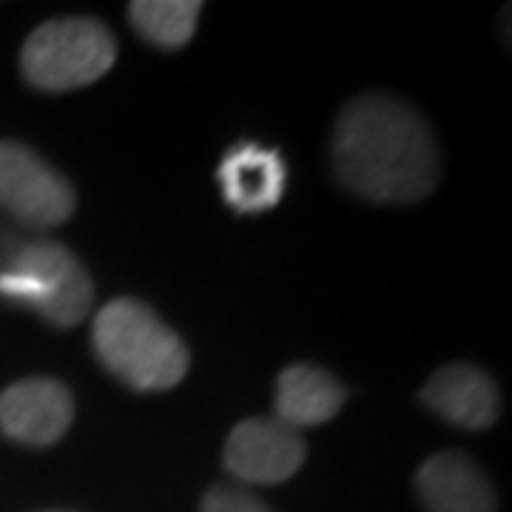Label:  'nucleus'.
<instances>
[{"mask_svg": "<svg viewBox=\"0 0 512 512\" xmlns=\"http://www.w3.org/2000/svg\"><path fill=\"white\" fill-rule=\"evenodd\" d=\"M333 168L342 185L373 202H413L439 183V148L410 103L365 94L339 114Z\"/></svg>", "mask_w": 512, "mask_h": 512, "instance_id": "f257e3e1", "label": "nucleus"}, {"mask_svg": "<svg viewBox=\"0 0 512 512\" xmlns=\"http://www.w3.org/2000/svg\"><path fill=\"white\" fill-rule=\"evenodd\" d=\"M100 362L134 390H168L188 373V348L157 313L137 299H114L94 316Z\"/></svg>", "mask_w": 512, "mask_h": 512, "instance_id": "f03ea898", "label": "nucleus"}, {"mask_svg": "<svg viewBox=\"0 0 512 512\" xmlns=\"http://www.w3.org/2000/svg\"><path fill=\"white\" fill-rule=\"evenodd\" d=\"M117 43L94 18H57L23 43L20 69L43 92H69L100 80L114 66Z\"/></svg>", "mask_w": 512, "mask_h": 512, "instance_id": "7ed1b4c3", "label": "nucleus"}, {"mask_svg": "<svg viewBox=\"0 0 512 512\" xmlns=\"http://www.w3.org/2000/svg\"><path fill=\"white\" fill-rule=\"evenodd\" d=\"M0 293L23 302L57 328H72L92 311L94 288L80 259L57 242H29L0 271Z\"/></svg>", "mask_w": 512, "mask_h": 512, "instance_id": "20e7f679", "label": "nucleus"}, {"mask_svg": "<svg viewBox=\"0 0 512 512\" xmlns=\"http://www.w3.org/2000/svg\"><path fill=\"white\" fill-rule=\"evenodd\" d=\"M0 208L32 228H55L74 214V188L29 146L0 140Z\"/></svg>", "mask_w": 512, "mask_h": 512, "instance_id": "39448f33", "label": "nucleus"}, {"mask_svg": "<svg viewBox=\"0 0 512 512\" xmlns=\"http://www.w3.org/2000/svg\"><path fill=\"white\" fill-rule=\"evenodd\" d=\"M305 464V441L279 419L239 421L225 441V467L248 484H279Z\"/></svg>", "mask_w": 512, "mask_h": 512, "instance_id": "423d86ee", "label": "nucleus"}, {"mask_svg": "<svg viewBox=\"0 0 512 512\" xmlns=\"http://www.w3.org/2000/svg\"><path fill=\"white\" fill-rule=\"evenodd\" d=\"M72 419V393L57 379H23L0 393V430L20 444L49 447L66 436Z\"/></svg>", "mask_w": 512, "mask_h": 512, "instance_id": "0eeeda50", "label": "nucleus"}, {"mask_svg": "<svg viewBox=\"0 0 512 512\" xmlns=\"http://www.w3.org/2000/svg\"><path fill=\"white\" fill-rule=\"evenodd\" d=\"M421 404L456 427L484 430L498 419L501 399L495 382L476 365H447L430 376L421 390Z\"/></svg>", "mask_w": 512, "mask_h": 512, "instance_id": "6e6552de", "label": "nucleus"}, {"mask_svg": "<svg viewBox=\"0 0 512 512\" xmlns=\"http://www.w3.org/2000/svg\"><path fill=\"white\" fill-rule=\"evenodd\" d=\"M416 490L430 512H495L493 484L464 453L427 458L416 473Z\"/></svg>", "mask_w": 512, "mask_h": 512, "instance_id": "1a4fd4ad", "label": "nucleus"}, {"mask_svg": "<svg viewBox=\"0 0 512 512\" xmlns=\"http://www.w3.org/2000/svg\"><path fill=\"white\" fill-rule=\"evenodd\" d=\"M285 180V163L274 148L239 146L220 165L225 202L239 214L271 211L285 194Z\"/></svg>", "mask_w": 512, "mask_h": 512, "instance_id": "9d476101", "label": "nucleus"}, {"mask_svg": "<svg viewBox=\"0 0 512 512\" xmlns=\"http://www.w3.org/2000/svg\"><path fill=\"white\" fill-rule=\"evenodd\" d=\"M345 404V387L328 370L313 365H291L276 379V416L288 427L325 424Z\"/></svg>", "mask_w": 512, "mask_h": 512, "instance_id": "9b49d317", "label": "nucleus"}, {"mask_svg": "<svg viewBox=\"0 0 512 512\" xmlns=\"http://www.w3.org/2000/svg\"><path fill=\"white\" fill-rule=\"evenodd\" d=\"M202 3L197 0H140L128 6L131 26L163 49L185 46L200 20Z\"/></svg>", "mask_w": 512, "mask_h": 512, "instance_id": "f8f14e48", "label": "nucleus"}, {"mask_svg": "<svg viewBox=\"0 0 512 512\" xmlns=\"http://www.w3.org/2000/svg\"><path fill=\"white\" fill-rule=\"evenodd\" d=\"M200 512H271L268 504H262L256 495L234 487H214L202 498Z\"/></svg>", "mask_w": 512, "mask_h": 512, "instance_id": "ddd939ff", "label": "nucleus"}]
</instances>
